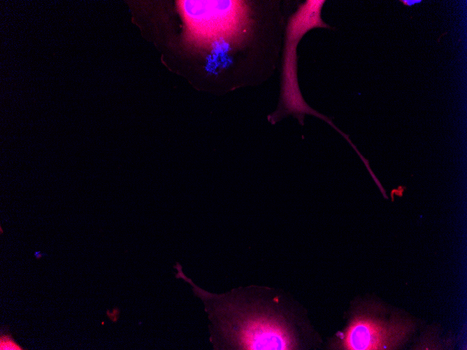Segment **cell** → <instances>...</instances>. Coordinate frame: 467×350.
I'll list each match as a JSON object with an SVG mask.
<instances>
[{
    "instance_id": "6da1fadb",
    "label": "cell",
    "mask_w": 467,
    "mask_h": 350,
    "mask_svg": "<svg viewBox=\"0 0 467 350\" xmlns=\"http://www.w3.org/2000/svg\"><path fill=\"white\" fill-rule=\"evenodd\" d=\"M175 277L189 284L201 298L213 322V339L229 349H294L296 340L291 326L250 296L246 291L225 295L210 293L188 278L177 263Z\"/></svg>"
},
{
    "instance_id": "7a4b0ae2",
    "label": "cell",
    "mask_w": 467,
    "mask_h": 350,
    "mask_svg": "<svg viewBox=\"0 0 467 350\" xmlns=\"http://www.w3.org/2000/svg\"><path fill=\"white\" fill-rule=\"evenodd\" d=\"M326 1L307 0L301 3L287 20L284 37L281 71L280 94L276 110L268 116L275 124L289 115L295 117L301 125L306 115L315 116L329 123L331 119L312 109L304 100L297 78V46L302 38L315 28H327L322 17Z\"/></svg>"
},
{
    "instance_id": "3957f363",
    "label": "cell",
    "mask_w": 467,
    "mask_h": 350,
    "mask_svg": "<svg viewBox=\"0 0 467 350\" xmlns=\"http://www.w3.org/2000/svg\"><path fill=\"white\" fill-rule=\"evenodd\" d=\"M189 34L206 46L234 43L247 31L249 7L243 1H178Z\"/></svg>"
},
{
    "instance_id": "277c9868",
    "label": "cell",
    "mask_w": 467,
    "mask_h": 350,
    "mask_svg": "<svg viewBox=\"0 0 467 350\" xmlns=\"http://www.w3.org/2000/svg\"><path fill=\"white\" fill-rule=\"evenodd\" d=\"M407 323L385 322L365 315L353 319L340 338V348L351 350L391 349L409 333Z\"/></svg>"
},
{
    "instance_id": "5b68a950",
    "label": "cell",
    "mask_w": 467,
    "mask_h": 350,
    "mask_svg": "<svg viewBox=\"0 0 467 350\" xmlns=\"http://www.w3.org/2000/svg\"><path fill=\"white\" fill-rule=\"evenodd\" d=\"M0 348L1 350H20L22 349L21 347L17 345L10 337L4 335L1 338Z\"/></svg>"
},
{
    "instance_id": "8992f818",
    "label": "cell",
    "mask_w": 467,
    "mask_h": 350,
    "mask_svg": "<svg viewBox=\"0 0 467 350\" xmlns=\"http://www.w3.org/2000/svg\"><path fill=\"white\" fill-rule=\"evenodd\" d=\"M403 4L405 6H410L413 5L414 3H417L418 2H420L421 1H401Z\"/></svg>"
}]
</instances>
